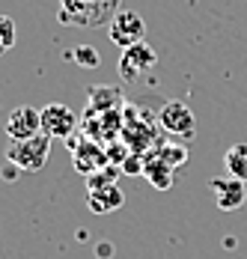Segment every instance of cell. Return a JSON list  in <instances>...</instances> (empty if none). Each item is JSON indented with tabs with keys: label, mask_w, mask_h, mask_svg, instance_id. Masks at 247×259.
I'll return each instance as SVG.
<instances>
[{
	"label": "cell",
	"mask_w": 247,
	"mask_h": 259,
	"mask_svg": "<svg viewBox=\"0 0 247 259\" xmlns=\"http://www.w3.org/2000/svg\"><path fill=\"white\" fill-rule=\"evenodd\" d=\"M119 12V0H60L57 18L66 27H104Z\"/></svg>",
	"instance_id": "6da1fadb"
},
{
	"label": "cell",
	"mask_w": 247,
	"mask_h": 259,
	"mask_svg": "<svg viewBox=\"0 0 247 259\" xmlns=\"http://www.w3.org/2000/svg\"><path fill=\"white\" fill-rule=\"evenodd\" d=\"M51 155V137L48 134H36L30 140H15L6 146V161L15 170H27V173H39Z\"/></svg>",
	"instance_id": "7a4b0ae2"
},
{
	"label": "cell",
	"mask_w": 247,
	"mask_h": 259,
	"mask_svg": "<svg viewBox=\"0 0 247 259\" xmlns=\"http://www.w3.org/2000/svg\"><path fill=\"white\" fill-rule=\"evenodd\" d=\"M155 122H158L161 131L179 137L182 143L194 140V134H197V116H194V110H191L185 102H176V99L173 102H164L161 107H158Z\"/></svg>",
	"instance_id": "3957f363"
},
{
	"label": "cell",
	"mask_w": 247,
	"mask_h": 259,
	"mask_svg": "<svg viewBox=\"0 0 247 259\" xmlns=\"http://www.w3.org/2000/svg\"><path fill=\"white\" fill-rule=\"evenodd\" d=\"M39 116H42V134H48L51 140H66L69 143L80 128V116L63 102L45 104L39 110Z\"/></svg>",
	"instance_id": "277c9868"
},
{
	"label": "cell",
	"mask_w": 247,
	"mask_h": 259,
	"mask_svg": "<svg viewBox=\"0 0 247 259\" xmlns=\"http://www.w3.org/2000/svg\"><path fill=\"white\" fill-rule=\"evenodd\" d=\"M107 33H110L113 45L131 48V45L146 42V21H143V15L134 12V9H119V12L113 15V21L107 24Z\"/></svg>",
	"instance_id": "5b68a950"
},
{
	"label": "cell",
	"mask_w": 247,
	"mask_h": 259,
	"mask_svg": "<svg viewBox=\"0 0 247 259\" xmlns=\"http://www.w3.org/2000/svg\"><path fill=\"white\" fill-rule=\"evenodd\" d=\"M158 63V54L152 45L140 42V45H131V48H122V57H119V75L122 80H137L140 75H146L149 69H155Z\"/></svg>",
	"instance_id": "8992f818"
},
{
	"label": "cell",
	"mask_w": 247,
	"mask_h": 259,
	"mask_svg": "<svg viewBox=\"0 0 247 259\" xmlns=\"http://www.w3.org/2000/svg\"><path fill=\"white\" fill-rule=\"evenodd\" d=\"M247 182L235 179V176H221V179H212V197H215V206L221 211H238L247 203Z\"/></svg>",
	"instance_id": "52a82bcc"
},
{
	"label": "cell",
	"mask_w": 247,
	"mask_h": 259,
	"mask_svg": "<svg viewBox=\"0 0 247 259\" xmlns=\"http://www.w3.org/2000/svg\"><path fill=\"white\" fill-rule=\"evenodd\" d=\"M74 149V170L77 173H84V176H93L96 170H101L104 164H110L107 161V149H101L99 140H80V137H72L69 140ZM66 143V146H69Z\"/></svg>",
	"instance_id": "ba28073f"
},
{
	"label": "cell",
	"mask_w": 247,
	"mask_h": 259,
	"mask_svg": "<svg viewBox=\"0 0 247 259\" xmlns=\"http://www.w3.org/2000/svg\"><path fill=\"white\" fill-rule=\"evenodd\" d=\"M36 134H42V116H39V110L30 107V104L15 107L12 116L6 119V137L15 143V140H30Z\"/></svg>",
	"instance_id": "9c48e42d"
},
{
	"label": "cell",
	"mask_w": 247,
	"mask_h": 259,
	"mask_svg": "<svg viewBox=\"0 0 247 259\" xmlns=\"http://www.w3.org/2000/svg\"><path fill=\"white\" fill-rule=\"evenodd\" d=\"M173 173H176V167H170L155 149L143 152V176H146L158 191H167V188L173 185Z\"/></svg>",
	"instance_id": "30bf717a"
},
{
	"label": "cell",
	"mask_w": 247,
	"mask_h": 259,
	"mask_svg": "<svg viewBox=\"0 0 247 259\" xmlns=\"http://www.w3.org/2000/svg\"><path fill=\"white\" fill-rule=\"evenodd\" d=\"M87 203H90V208L96 214H110V211L122 208L125 197H122V191H119V185H104V188H90Z\"/></svg>",
	"instance_id": "8fae6325"
},
{
	"label": "cell",
	"mask_w": 247,
	"mask_h": 259,
	"mask_svg": "<svg viewBox=\"0 0 247 259\" xmlns=\"http://www.w3.org/2000/svg\"><path fill=\"white\" fill-rule=\"evenodd\" d=\"M90 113H110L122 104V96L119 90L113 87H90Z\"/></svg>",
	"instance_id": "7c38bea8"
},
{
	"label": "cell",
	"mask_w": 247,
	"mask_h": 259,
	"mask_svg": "<svg viewBox=\"0 0 247 259\" xmlns=\"http://www.w3.org/2000/svg\"><path fill=\"white\" fill-rule=\"evenodd\" d=\"M223 167H226L229 176L247 182V143H232L223 152Z\"/></svg>",
	"instance_id": "4fadbf2b"
},
{
	"label": "cell",
	"mask_w": 247,
	"mask_h": 259,
	"mask_svg": "<svg viewBox=\"0 0 247 259\" xmlns=\"http://www.w3.org/2000/svg\"><path fill=\"white\" fill-rule=\"evenodd\" d=\"M152 149L164 158L170 167H182V164L188 161V146H185V143H167V140H164V143H155Z\"/></svg>",
	"instance_id": "5bb4252c"
},
{
	"label": "cell",
	"mask_w": 247,
	"mask_h": 259,
	"mask_svg": "<svg viewBox=\"0 0 247 259\" xmlns=\"http://www.w3.org/2000/svg\"><path fill=\"white\" fill-rule=\"evenodd\" d=\"M116 179H119L116 167H113V164H104L101 170H96V173L90 176V188H104V185H116Z\"/></svg>",
	"instance_id": "9a60e30c"
},
{
	"label": "cell",
	"mask_w": 247,
	"mask_h": 259,
	"mask_svg": "<svg viewBox=\"0 0 247 259\" xmlns=\"http://www.w3.org/2000/svg\"><path fill=\"white\" fill-rule=\"evenodd\" d=\"M15 39H18L15 21H12L9 15H0V45H3V51H9V48L15 45Z\"/></svg>",
	"instance_id": "2e32d148"
},
{
	"label": "cell",
	"mask_w": 247,
	"mask_h": 259,
	"mask_svg": "<svg viewBox=\"0 0 247 259\" xmlns=\"http://www.w3.org/2000/svg\"><path fill=\"white\" fill-rule=\"evenodd\" d=\"M72 57L80 63V66H99V54L93 51V48H77Z\"/></svg>",
	"instance_id": "e0dca14e"
},
{
	"label": "cell",
	"mask_w": 247,
	"mask_h": 259,
	"mask_svg": "<svg viewBox=\"0 0 247 259\" xmlns=\"http://www.w3.org/2000/svg\"><path fill=\"white\" fill-rule=\"evenodd\" d=\"M3 54H6V51H3V45H0V57H3Z\"/></svg>",
	"instance_id": "ac0fdd59"
}]
</instances>
